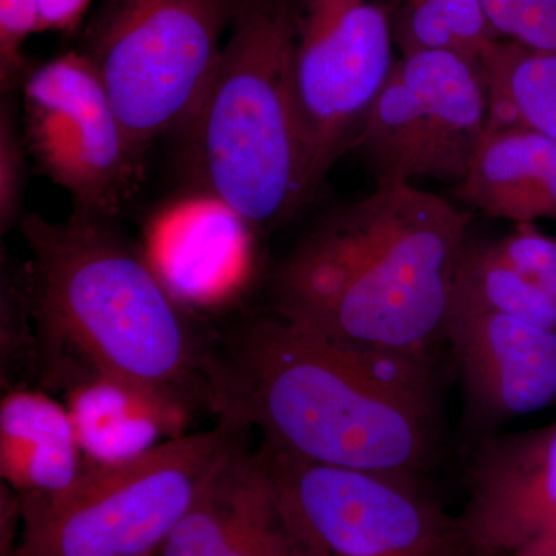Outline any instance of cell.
<instances>
[{
	"label": "cell",
	"mask_w": 556,
	"mask_h": 556,
	"mask_svg": "<svg viewBox=\"0 0 556 556\" xmlns=\"http://www.w3.org/2000/svg\"><path fill=\"white\" fill-rule=\"evenodd\" d=\"M393 24L402 54L447 50L478 67L486 47L497 39L481 0H399V17Z\"/></svg>",
	"instance_id": "cell-19"
},
{
	"label": "cell",
	"mask_w": 556,
	"mask_h": 556,
	"mask_svg": "<svg viewBox=\"0 0 556 556\" xmlns=\"http://www.w3.org/2000/svg\"><path fill=\"white\" fill-rule=\"evenodd\" d=\"M219 420L321 466L426 479L442 445L434 358L339 342L269 314L214 343Z\"/></svg>",
	"instance_id": "cell-1"
},
{
	"label": "cell",
	"mask_w": 556,
	"mask_h": 556,
	"mask_svg": "<svg viewBox=\"0 0 556 556\" xmlns=\"http://www.w3.org/2000/svg\"><path fill=\"white\" fill-rule=\"evenodd\" d=\"M445 343L473 442L510 420L556 407V332L500 313L452 311Z\"/></svg>",
	"instance_id": "cell-11"
},
{
	"label": "cell",
	"mask_w": 556,
	"mask_h": 556,
	"mask_svg": "<svg viewBox=\"0 0 556 556\" xmlns=\"http://www.w3.org/2000/svg\"><path fill=\"white\" fill-rule=\"evenodd\" d=\"M239 0H97L78 50L138 155L179 134L204 97Z\"/></svg>",
	"instance_id": "cell-6"
},
{
	"label": "cell",
	"mask_w": 556,
	"mask_h": 556,
	"mask_svg": "<svg viewBox=\"0 0 556 556\" xmlns=\"http://www.w3.org/2000/svg\"><path fill=\"white\" fill-rule=\"evenodd\" d=\"M292 556H470L426 479L321 466L260 447Z\"/></svg>",
	"instance_id": "cell-7"
},
{
	"label": "cell",
	"mask_w": 556,
	"mask_h": 556,
	"mask_svg": "<svg viewBox=\"0 0 556 556\" xmlns=\"http://www.w3.org/2000/svg\"><path fill=\"white\" fill-rule=\"evenodd\" d=\"M67 393L65 407L89 466L127 463L163 444L164 434L182 437L174 416L123 383L90 379Z\"/></svg>",
	"instance_id": "cell-17"
},
{
	"label": "cell",
	"mask_w": 556,
	"mask_h": 556,
	"mask_svg": "<svg viewBox=\"0 0 556 556\" xmlns=\"http://www.w3.org/2000/svg\"><path fill=\"white\" fill-rule=\"evenodd\" d=\"M87 468L68 408L35 390L10 391L0 404V475L20 500L72 489Z\"/></svg>",
	"instance_id": "cell-15"
},
{
	"label": "cell",
	"mask_w": 556,
	"mask_h": 556,
	"mask_svg": "<svg viewBox=\"0 0 556 556\" xmlns=\"http://www.w3.org/2000/svg\"><path fill=\"white\" fill-rule=\"evenodd\" d=\"M39 0H0V86L2 93H20L33 68L24 46L38 33Z\"/></svg>",
	"instance_id": "cell-22"
},
{
	"label": "cell",
	"mask_w": 556,
	"mask_h": 556,
	"mask_svg": "<svg viewBox=\"0 0 556 556\" xmlns=\"http://www.w3.org/2000/svg\"><path fill=\"white\" fill-rule=\"evenodd\" d=\"M457 515L470 556H518L556 527V422L470 442Z\"/></svg>",
	"instance_id": "cell-12"
},
{
	"label": "cell",
	"mask_w": 556,
	"mask_h": 556,
	"mask_svg": "<svg viewBox=\"0 0 556 556\" xmlns=\"http://www.w3.org/2000/svg\"><path fill=\"white\" fill-rule=\"evenodd\" d=\"M452 311L500 313L556 332V239L533 225L485 244H467Z\"/></svg>",
	"instance_id": "cell-14"
},
{
	"label": "cell",
	"mask_w": 556,
	"mask_h": 556,
	"mask_svg": "<svg viewBox=\"0 0 556 556\" xmlns=\"http://www.w3.org/2000/svg\"><path fill=\"white\" fill-rule=\"evenodd\" d=\"M244 433L219 420L214 430L170 438L127 463L87 466L61 495L17 497L21 529L9 556H159Z\"/></svg>",
	"instance_id": "cell-5"
},
{
	"label": "cell",
	"mask_w": 556,
	"mask_h": 556,
	"mask_svg": "<svg viewBox=\"0 0 556 556\" xmlns=\"http://www.w3.org/2000/svg\"><path fill=\"white\" fill-rule=\"evenodd\" d=\"M490 109L477 64L447 50L402 54L372 102L350 150L379 182L467 177Z\"/></svg>",
	"instance_id": "cell-8"
},
{
	"label": "cell",
	"mask_w": 556,
	"mask_h": 556,
	"mask_svg": "<svg viewBox=\"0 0 556 556\" xmlns=\"http://www.w3.org/2000/svg\"><path fill=\"white\" fill-rule=\"evenodd\" d=\"M473 214L412 182L318 219L278 266L274 309L351 345L434 358Z\"/></svg>",
	"instance_id": "cell-3"
},
{
	"label": "cell",
	"mask_w": 556,
	"mask_h": 556,
	"mask_svg": "<svg viewBox=\"0 0 556 556\" xmlns=\"http://www.w3.org/2000/svg\"><path fill=\"white\" fill-rule=\"evenodd\" d=\"M479 68L489 94V130L526 127L556 141V51L495 39Z\"/></svg>",
	"instance_id": "cell-18"
},
{
	"label": "cell",
	"mask_w": 556,
	"mask_h": 556,
	"mask_svg": "<svg viewBox=\"0 0 556 556\" xmlns=\"http://www.w3.org/2000/svg\"><path fill=\"white\" fill-rule=\"evenodd\" d=\"M518 556H556V527Z\"/></svg>",
	"instance_id": "cell-24"
},
{
	"label": "cell",
	"mask_w": 556,
	"mask_h": 556,
	"mask_svg": "<svg viewBox=\"0 0 556 556\" xmlns=\"http://www.w3.org/2000/svg\"><path fill=\"white\" fill-rule=\"evenodd\" d=\"M393 42V13L386 0L295 2L300 207L353 144L396 62Z\"/></svg>",
	"instance_id": "cell-9"
},
{
	"label": "cell",
	"mask_w": 556,
	"mask_h": 556,
	"mask_svg": "<svg viewBox=\"0 0 556 556\" xmlns=\"http://www.w3.org/2000/svg\"><path fill=\"white\" fill-rule=\"evenodd\" d=\"M496 36L527 50L556 51V0H481Z\"/></svg>",
	"instance_id": "cell-21"
},
{
	"label": "cell",
	"mask_w": 556,
	"mask_h": 556,
	"mask_svg": "<svg viewBox=\"0 0 556 556\" xmlns=\"http://www.w3.org/2000/svg\"><path fill=\"white\" fill-rule=\"evenodd\" d=\"M20 93L0 101V230L5 236L25 218L28 150L20 118Z\"/></svg>",
	"instance_id": "cell-20"
},
{
	"label": "cell",
	"mask_w": 556,
	"mask_h": 556,
	"mask_svg": "<svg viewBox=\"0 0 556 556\" xmlns=\"http://www.w3.org/2000/svg\"><path fill=\"white\" fill-rule=\"evenodd\" d=\"M294 60L295 0H239L211 83L179 131L197 188L251 230L300 208Z\"/></svg>",
	"instance_id": "cell-4"
},
{
	"label": "cell",
	"mask_w": 556,
	"mask_h": 556,
	"mask_svg": "<svg viewBox=\"0 0 556 556\" xmlns=\"http://www.w3.org/2000/svg\"><path fill=\"white\" fill-rule=\"evenodd\" d=\"M457 199L517 226L556 222V141L526 127L486 130Z\"/></svg>",
	"instance_id": "cell-16"
},
{
	"label": "cell",
	"mask_w": 556,
	"mask_h": 556,
	"mask_svg": "<svg viewBox=\"0 0 556 556\" xmlns=\"http://www.w3.org/2000/svg\"><path fill=\"white\" fill-rule=\"evenodd\" d=\"M97 0H39L38 33H78Z\"/></svg>",
	"instance_id": "cell-23"
},
{
	"label": "cell",
	"mask_w": 556,
	"mask_h": 556,
	"mask_svg": "<svg viewBox=\"0 0 556 556\" xmlns=\"http://www.w3.org/2000/svg\"><path fill=\"white\" fill-rule=\"evenodd\" d=\"M159 556H292L260 452L243 445L208 479Z\"/></svg>",
	"instance_id": "cell-13"
},
{
	"label": "cell",
	"mask_w": 556,
	"mask_h": 556,
	"mask_svg": "<svg viewBox=\"0 0 556 556\" xmlns=\"http://www.w3.org/2000/svg\"><path fill=\"white\" fill-rule=\"evenodd\" d=\"M20 98L25 146L40 174L68 192L75 208L118 218L146 160L90 62L70 50L33 65Z\"/></svg>",
	"instance_id": "cell-10"
},
{
	"label": "cell",
	"mask_w": 556,
	"mask_h": 556,
	"mask_svg": "<svg viewBox=\"0 0 556 556\" xmlns=\"http://www.w3.org/2000/svg\"><path fill=\"white\" fill-rule=\"evenodd\" d=\"M24 266L36 361L51 386L108 379L138 391L181 426L217 413L214 343L179 311L166 281L116 218L75 208L64 222L27 214Z\"/></svg>",
	"instance_id": "cell-2"
}]
</instances>
